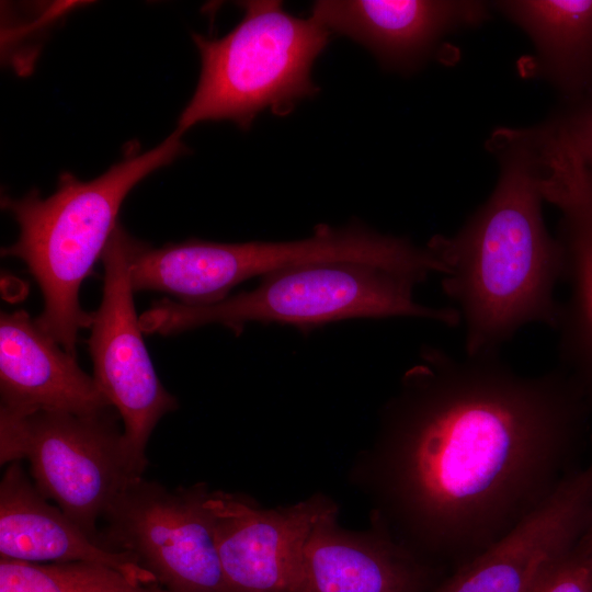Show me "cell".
Returning a JSON list of instances; mask_svg holds the SVG:
<instances>
[{
	"mask_svg": "<svg viewBox=\"0 0 592 592\" xmlns=\"http://www.w3.org/2000/svg\"><path fill=\"white\" fill-rule=\"evenodd\" d=\"M419 358L387 409L384 491L408 548L456 570L581 468L592 414L560 367L525 375L430 345Z\"/></svg>",
	"mask_w": 592,
	"mask_h": 592,
	"instance_id": "cell-1",
	"label": "cell"
},
{
	"mask_svg": "<svg viewBox=\"0 0 592 592\" xmlns=\"http://www.w3.org/2000/svg\"><path fill=\"white\" fill-rule=\"evenodd\" d=\"M486 147L498 166L489 197L454 235L426 243L444 267L442 291L459 312L468 356L499 354L528 325L555 330L565 270L543 215L536 125L498 127Z\"/></svg>",
	"mask_w": 592,
	"mask_h": 592,
	"instance_id": "cell-2",
	"label": "cell"
},
{
	"mask_svg": "<svg viewBox=\"0 0 592 592\" xmlns=\"http://www.w3.org/2000/svg\"><path fill=\"white\" fill-rule=\"evenodd\" d=\"M182 136L175 128L157 147L127 152L90 181L62 172L48 197L38 190L21 198L2 197L1 206L18 223L20 235L1 254L26 264L44 298L36 321L68 353L77 355L78 332L90 327L91 314L80 307L79 289L118 225L123 201L146 177L187 152Z\"/></svg>",
	"mask_w": 592,
	"mask_h": 592,
	"instance_id": "cell-3",
	"label": "cell"
},
{
	"mask_svg": "<svg viewBox=\"0 0 592 592\" xmlns=\"http://www.w3.org/2000/svg\"><path fill=\"white\" fill-rule=\"evenodd\" d=\"M420 282L380 265L332 260L300 263L266 274L252 291L208 305H184L168 298L139 317L145 333L174 334L206 325L240 333L249 322L310 329L352 318L409 317L451 326L449 307L418 303Z\"/></svg>",
	"mask_w": 592,
	"mask_h": 592,
	"instance_id": "cell-4",
	"label": "cell"
},
{
	"mask_svg": "<svg viewBox=\"0 0 592 592\" xmlns=\"http://www.w3.org/2000/svg\"><path fill=\"white\" fill-rule=\"evenodd\" d=\"M243 18L220 38L193 33L202 60L196 89L179 116L184 134L197 123L231 121L249 129L257 115L289 114L319 91L312 66L331 33L311 16L300 19L276 0L240 2Z\"/></svg>",
	"mask_w": 592,
	"mask_h": 592,
	"instance_id": "cell-5",
	"label": "cell"
},
{
	"mask_svg": "<svg viewBox=\"0 0 592 592\" xmlns=\"http://www.w3.org/2000/svg\"><path fill=\"white\" fill-rule=\"evenodd\" d=\"M114 408L93 414L0 410V463L26 459L37 490L102 544L98 522L134 479ZM104 546V545H103Z\"/></svg>",
	"mask_w": 592,
	"mask_h": 592,
	"instance_id": "cell-6",
	"label": "cell"
},
{
	"mask_svg": "<svg viewBox=\"0 0 592 592\" xmlns=\"http://www.w3.org/2000/svg\"><path fill=\"white\" fill-rule=\"evenodd\" d=\"M207 494L204 485L136 478L102 517V544L133 556L169 592H226Z\"/></svg>",
	"mask_w": 592,
	"mask_h": 592,
	"instance_id": "cell-7",
	"label": "cell"
},
{
	"mask_svg": "<svg viewBox=\"0 0 592 592\" xmlns=\"http://www.w3.org/2000/svg\"><path fill=\"white\" fill-rule=\"evenodd\" d=\"M128 238L118 223L102 253V300L91 314L88 344L93 377L119 414L129 458L144 475L150 435L178 401L159 380L143 339L133 299Z\"/></svg>",
	"mask_w": 592,
	"mask_h": 592,
	"instance_id": "cell-8",
	"label": "cell"
},
{
	"mask_svg": "<svg viewBox=\"0 0 592 592\" xmlns=\"http://www.w3.org/2000/svg\"><path fill=\"white\" fill-rule=\"evenodd\" d=\"M540 186L556 207L568 295L555 331L562 368L579 386L592 414V173L566 136L539 129Z\"/></svg>",
	"mask_w": 592,
	"mask_h": 592,
	"instance_id": "cell-9",
	"label": "cell"
},
{
	"mask_svg": "<svg viewBox=\"0 0 592 592\" xmlns=\"http://www.w3.org/2000/svg\"><path fill=\"white\" fill-rule=\"evenodd\" d=\"M334 237L322 228L294 241L221 243L190 239L160 248L129 236L133 289L159 291L184 305H208L229 296L238 284L280 269L335 258Z\"/></svg>",
	"mask_w": 592,
	"mask_h": 592,
	"instance_id": "cell-10",
	"label": "cell"
},
{
	"mask_svg": "<svg viewBox=\"0 0 592 592\" xmlns=\"http://www.w3.org/2000/svg\"><path fill=\"white\" fill-rule=\"evenodd\" d=\"M591 457L537 509L433 592H530L582 538L592 510Z\"/></svg>",
	"mask_w": 592,
	"mask_h": 592,
	"instance_id": "cell-11",
	"label": "cell"
},
{
	"mask_svg": "<svg viewBox=\"0 0 592 592\" xmlns=\"http://www.w3.org/2000/svg\"><path fill=\"white\" fill-rule=\"evenodd\" d=\"M206 505L226 592H299L306 539L330 504L314 499L264 510L217 491L208 492Z\"/></svg>",
	"mask_w": 592,
	"mask_h": 592,
	"instance_id": "cell-12",
	"label": "cell"
},
{
	"mask_svg": "<svg viewBox=\"0 0 592 592\" xmlns=\"http://www.w3.org/2000/svg\"><path fill=\"white\" fill-rule=\"evenodd\" d=\"M491 11L490 2L476 0H319L310 16L362 44L384 68L411 73L449 35L480 26Z\"/></svg>",
	"mask_w": 592,
	"mask_h": 592,
	"instance_id": "cell-13",
	"label": "cell"
},
{
	"mask_svg": "<svg viewBox=\"0 0 592 592\" xmlns=\"http://www.w3.org/2000/svg\"><path fill=\"white\" fill-rule=\"evenodd\" d=\"M0 410L93 414L113 408L75 355L23 309L0 317Z\"/></svg>",
	"mask_w": 592,
	"mask_h": 592,
	"instance_id": "cell-14",
	"label": "cell"
},
{
	"mask_svg": "<svg viewBox=\"0 0 592 592\" xmlns=\"http://www.w3.org/2000/svg\"><path fill=\"white\" fill-rule=\"evenodd\" d=\"M0 556L39 565L100 563L140 582L157 583L133 556L95 542L58 506L48 503L20 460L7 465L0 482Z\"/></svg>",
	"mask_w": 592,
	"mask_h": 592,
	"instance_id": "cell-15",
	"label": "cell"
},
{
	"mask_svg": "<svg viewBox=\"0 0 592 592\" xmlns=\"http://www.w3.org/2000/svg\"><path fill=\"white\" fill-rule=\"evenodd\" d=\"M430 581L429 565L405 545L343 532L330 506L306 539L299 592H424Z\"/></svg>",
	"mask_w": 592,
	"mask_h": 592,
	"instance_id": "cell-16",
	"label": "cell"
},
{
	"mask_svg": "<svg viewBox=\"0 0 592 592\" xmlns=\"http://www.w3.org/2000/svg\"><path fill=\"white\" fill-rule=\"evenodd\" d=\"M492 11L522 30L534 54L526 77L549 83L572 102L592 90V0H500Z\"/></svg>",
	"mask_w": 592,
	"mask_h": 592,
	"instance_id": "cell-17",
	"label": "cell"
},
{
	"mask_svg": "<svg viewBox=\"0 0 592 592\" xmlns=\"http://www.w3.org/2000/svg\"><path fill=\"white\" fill-rule=\"evenodd\" d=\"M0 592H169L93 562L27 563L0 560Z\"/></svg>",
	"mask_w": 592,
	"mask_h": 592,
	"instance_id": "cell-18",
	"label": "cell"
},
{
	"mask_svg": "<svg viewBox=\"0 0 592 592\" xmlns=\"http://www.w3.org/2000/svg\"><path fill=\"white\" fill-rule=\"evenodd\" d=\"M530 592H592V553L577 544L540 576Z\"/></svg>",
	"mask_w": 592,
	"mask_h": 592,
	"instance_id": "cell-19",
	"label": "cell"
},
{
	"mask_svg": "<svg viewBox=\"0 0 592 592\" xmlns=\"http://www.w3.org/2000/svg\"><path fill=\"white\" fill-rule=\"evenodd\" d=\"M548 121L566 136L592 173V90L563 103Z\"/></svg>",
	"mask_w": 592,
	"mask_h": 592,
	"instance_id": "cell-20",
	"label": "cell"
},
{
	"mask_svg": "<svg viewBox=\"0 0 592 592\" xmlns=\"http://www.w3.org/2000/svg\"><path fill=\"white\" fill-rule=\"evenodd\" d=\"M578 544L582 548H584V549L592 553V510H591L590 521H589V524L587 526V530H585L582 538L580 539V542Z\"/></svg>",
	"mask_w": 592,
	"mask_h": 592,
	"instance_id": "cell-21",
	"label": "cell"
}]
</instances>
